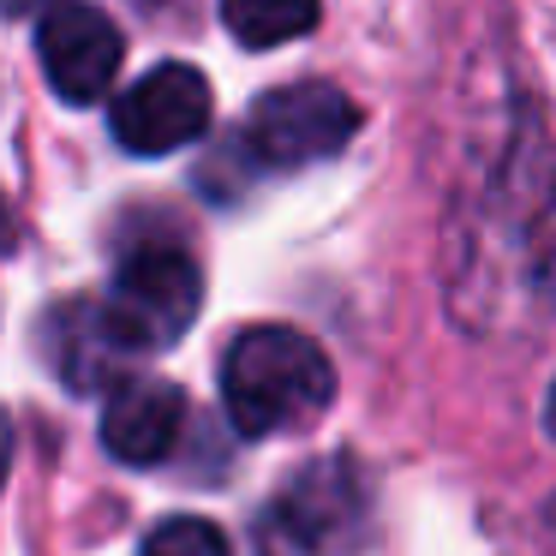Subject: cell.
Segmentation results:
<instances>
[{
	"label": "cell",
	"instance_id": "cell-1",
	"mask_svg": "<svg viewBox=\"0 0 556 556\" xmlns=\"http://www.w3.org/2000/svg\"><path fill=\"white\" fill-rule=\"evenodd\" d=\"M336 401V365L312 336L288 324H257L222 353V407L240 437L300 431Z\"/></svg>",
	"mask_w": 556,
	"mask_h": 556
},
{
	"label": "cell",
	"instance_id": "cell-2",
	"mask_svg": "<svg viewBox=\"0 0 556 556\" xmlns=\"http://www.w3.org/2000/svg\"><path fill=\"white\" fill-rule=\"evenodd\" d=\"M371 520V484L348 455H324L300 467L264 508V544L288 556H329L359 544Z\"/></svg>",
	"mask_w": 556,
	"mask_h": 556
},
{
	"label": "cell",
	"instance_id": "cell-3",
	"mask_svg": "<svg viewBox=\"0 0 556 556\" xmlns=\"http://www.w3.org/2000/svg\"><path fill=\"white\" fill-rule=\"evenodd\" d=\"M359 132V102L348 90L305 78V85H281L257 97L252 121H245V144L264 168H312L329 162L336 150L353 144Z\"/></svg>",
	"mask_w": 556,
	"mask_h": 556
},
{
	"label": "cell",
	"instance_id": "cell-4",
	"mask_svg": "<svg viewBox=\"0 0 556 556\" xmlns=\"http://www.w3.org/2000/svg\"><path fill=\"white\" fill-rule=\"evenodd\" d=\"M198 305H204V276H198V264L180 245H138L121 264L114 293H109V312L126 329L132 353L174 348L192 329Z\"/></svg>",
	"mask_w": 556,
	"mask_h": 556
},
{
	"label": "cell",
	"instance_id": "cell-5",
	"mask_svg": "<svg viewBox=\"0 0 556 556\" xmlns=\"http://www.w3.org/2000/svg\"><path fill=\"white\" fill-rule=\"evenodd\" d=\"M121 30H114L109 13H97V7H85V0H54V7H42L37 18V61L42 73H49L54 97L61 102H102L114 90V78H121Z\"/></svg>",
	"mask_w": 556,
	"mask_h": 556
},
{
	"label": "cell",
	"instance_id": "cell-6",
	"mask_svg": "<svg viewBox=\"0 0 556 556\" xmlns=\"http://www.w3.org/2000/svg\"><path fill=\"white\" fill-rule=\"evenodd\" d=\"M210 78L186 61H162L156 73H144L121 102H114V138L132 156H168V150L204 138L210 126Z\"/></svg>",
	"mask_w": 556,
	"mask_h": 556
},
{
	"label": "cell",
	"instance_id": "cell-7",
	"mask_svg": "<svg viewBox=\"0 0 556 556\" xmlns=\"http://www.w3.org/2000/svg\"><path fill=\"white\" fill-rule=\"evenodd\" d=\"M186 431V395L162 377H121L102 407V448L126 467H156Z\"/></svg>",
	"mask_w": 556,
	"mask_h": 556
},
{
	"label": "cell",
	"instance_id": "cell-8",
	"mask_svg": "<svg viewBox=\"0 0 556 556\" xmlns=\"http://www.w3.org/2000/svg\"><path fill=\"white\" fill-rule=\"evenodd\" d=\"M49 359H54V371L66 377V389L97 395V389H114L126 377L132 341L114 324L109 300H66L61 312L49 317Z\"/></svg>",
	"mask_w": 556,
	"mask_h": 556
},
{
	"label": "cell",
	"instance_id": "cell-9",
	"mask_svg": "<svg viewBox=\"0 0 556 556\" xmlns=\"http://www.w3.org/2000/svg\"><path fill=\"white\" fill-rule=\"evenodd\" d=\"M222 25L245 49H281L317 25V0H222Z\"/></svg>",
	"mask_w": 556,
	"mask_h": 556
},
{
	"label": "cell",
	"instance_id": "cell-10",
	"mask_svg": "<svg viewBox=\"0 0 556 556\" xmlns=\"http://www.w3.org/2000/svg\"><path fill=\"white\" fill-rule=\"evenodd\" d=\"M144 556H228V539H222L216 520L168 515V520H162V527L144 539Z\"/></svg>",
	"mask_w": 556,
	"mask_h": 556
},
{
	"label": "cell",
	"instance_id": "cell-11",
	"mask_svg": "<svg viewBox=\"0 0 556 556\" xmlns=\"http://www.w3.org/2000/svg\"><path fill=\"white\" fill-rule=\"evenodd\" d=\"M532 288H539L544 305H556V233L539 245V257H532Z\"/></svg>",
	"mask_w": 556,
	"mask_h": 556
},
{
	"label": "cell",
	"instance_id": "cell-12",
	"mask_svg": "<svg viewBox=\"0 0 556 556\" xmlns=\"http://www.w3.org/2000/svg\"><path fill=\"white\" fill-rule=\"evenodd\" d=\"M7 467H13V419L0 413V484H7Z\"/></svg>",
	"mask_w": 556,
	"mask_h": 556
},
{
	"label": "cell",
	"instance_id": "cell-13",
	"mask_svg": "<svg viewBox=\"0 0 556 556\" xmlns=\"http://www.w3.org/2000/svg\"><path fill=\"white\" fill-rule=\"evenodd\" d=\"M544 431L556 437V383H551V395H544Z\"/></svg>",
	"mask_w": 556,
	"mask_h": 556
},
{
	"label": "cell",
	"instance_id": "cell-14",
	"mask_svg": "<svg viewBox=\"0 0 556 556\" xmlns=\"http://www.w3.org/2000/svg\"><path fill=\"white\" fill-rule=\"evenodd\" d=\"M551 539H556V496H551Z\"/></svg>",
	"mask_w": 556,
	"mask_h": 556
}]
</instances>
